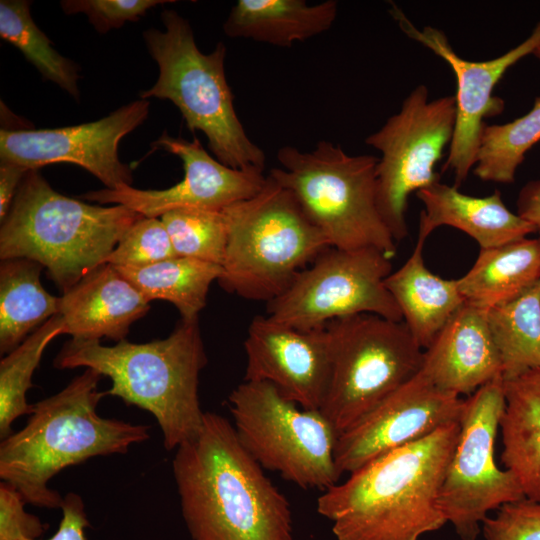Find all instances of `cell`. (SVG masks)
I'll return each instance as SVG.
<instances>
[{
    "label": "cell",
    "mask_w": 540,
    "mask_h": 540,
    "mask_svg": "<svg viewBox=\"0 0 540 540\" xmlns=\"http://www.w3.org/2000/svg\"><path fill=\"white\" fill-rule=\"evenodd\" d=\"M175 450L173 476L192 540H293L287 498L225 417L205 412L200 432Z\"/></svg>",
    "instance_id": "obj_1"
},
{
    "label": "cell",
    "mask_w": 540,
    "mask_h": 540,
    "mask_svg": "<svg viewBox=\"0 0 540 540\" xmlns=\"http://www.w3.org/2000/svg\"><path fill=\"white\" fill-rule=\"evenodd\" d=\"M460 424L387 452L349 474L317 499L336 540H419L447 523L440 487Z\"/></svg>",
    "instance_id": "obj_2"
},
{
    "label": "cell",
    "mask_w": 540,
    "mask_h": 540,
    "mask_svg": "<svg viewBox=\"0 0 540 540\" xmlns=\"http://www.w3.org/2000/svg\"><path fill=\"white\" fill-rule=\"evenodd\" d=\"M101 375L90 368L61 391L33 404L23 428L0 443V478L14 486L26 503L61 508L64 497L49 482L67 467L98 456L125 454L149 439L150 427L104 418L97 406Z\"/></svg>",
    "instance_id": "obj_3"
},
{
    "label": "cell",
    "mask_w": 540,
    "mask_h": 540,
    "mask_svg": "<svg viewBox=\"0 0 540 540\" xmlns=\"http://www.w3.org/2000/svg\"><path fill=\"white\" fill-rule=\"evenodd\" d=\"M207 363L198 319L181 320L164 339L113 346L100 341L71 339L53 365L58 369L84 367L111 379L105 396L148 411L156 419L166 450L176 449L201 430L205 412L200 406L199 375Z\"/></svg>",
    "instance_id": "obj_4"
},
{
    "label": "cell",
    "mask_w": 540,
    "mask_h": 540,
    "mask_svg": "<svg viewBox=\"0 0 540 540\" xmlns=\"http://www.w3.org/2000/svg\"><path fill=\"white\" fill-rule=\"evenodd\" d=\"M141 214L124 205H92L54 190L31 169L0 228V259L40 263L61 293L105 263Z\"/></svg>",
    "instance_id": "obj_5"
},
{
    "label": "cell",
    "mask_w": 540,
    "mask_h": 540,
    "mask_svg": "<svg viewBox=\"0 0 540 540\" xmlns=\"http://www.w3.org/2000/svg\"><path fill=\"white\" fill-rule=\"evenodd\" d=\"M164 31L150 28L143 33L147 50L159 67V76L141 99L171 101L181 112L191 132L201 131L217 160L240 170L263 172L265 154L246 134L233 104L226 80V47L202 53L192 28L175 10L161 13Z\"/></svg>",
    "instance_id": "obj_6"
},
{
    "label": "cell",
    "mask_w": 540,
    "mask_h": 540,
    "mask_svg": "<svg viewBox=\"0 0 540 540\" xmlns=\"http://www.w3.org/2000/svg\"><path fill=\"white\" fill-rule=\"evenodd\" d=\"M222 210L227 245L217 281L244 299H275L331 247L290 191L269 175L257 194Z\"/></svg>",
    "instance_id": "obj_7"
},
{
    "label": "cell",
    "mask_w": 540,
    "mask_h": 540,
    "mask_svg": "<svg viewBox=\"0 0 540 540\" xmlns=\"http://www.w3.org/2000/svg\"><path fill=\"white\" fill-rule=\"evenodd\" d=\"M277 160L282 167L271 169L269 176L290 191L331 247L374 248L395 256L397 242L377 206L378 157L349 155L321 140L310 152L283 146Z\"/></svg>",
    "instance_id": "obj_8"
},
{
    "label": "cell",
    "mask_w": 540,
    "mask_h": 540,
    "mask_svg": "<svg viewBox=\"0 0 540 540\" xmlns=\"http://www.w3.org/2000/svg\"><path fill=\"white\" fill-rule=\"evenodd\" d=\"M325 327L331 373L320 412L339 435L417 375L424 350L403 321L374 314L334 319Z\"/></svg>",
    "instance_id": "obj_9"
},
{
    "label": "cell",
    "mask_w": 540,
    "mask_h": 540,
    "mask_svg": "<svg viewBox=\"0 0 540 540\" xmlns=\"http://www.w3.org/2000/svg\"><path fill=\"white\" fill-rule=\"evenodd\" d=\"M228 408L239 441L263 469L304 489L338 483V433L320 410L303 409L268 382L245 380L228 396Z\"/></svg>",
    "instance_id": "obj_10"
},
{
    "label": "cell",
    "mask_w": 540,
    "mask_h": 540,
    "mask_svg": "<svg viewBox=\"0 0 540 540\" xmlns=\"http://www.w3.org/2000/svg\"><path fill=\"white\" fill-rule=\"evenodd\" d=\"M455 123V96L429 100L427 87L420 84L404 99L400 111L365 139L381 153L376 170L377 206L396 242L408 236L410 194L440 180L435 165L451 144Z\"/></svg>",
    "instance_id": "obj_11"
},
{
    "label": "cell",
    "mask_w": 540,
    "mask_h": 540,
    "mask_svg": "<svg viewBox=\"0 0 540 540\" xmlns=\"http://www.w3.org/2000/svg\"><path fill=\"white\" fill-rule=\"evenodd\" d=\"M504 408L502 377L464 399L457 443L438 496L441 512L461 540H476L490 511L525 498L513 474L494 458Z\"/></svg>",
    "instance_id": "obj_12"
},
{
    "label": "cell",
    "mask_w": 540,
    "mask_h": 540,
    "mask_svg": "<svg viewBox=\"0 0 540 540\" xmlns=\"http://www.w3.org/2000/svg\"><path fill=\"white\" fill-rule=\"evenodd\" d=\"M391 272V258L377 249L329 247L281 295L267 302L266 316L302 330L357 314L403 321L385 285Z\"/></svg>",
    "instance_id": "obj_13"
},
{
    "label": "cell",
    "mask_w": 540,
    "mask_h": 540,
    "mask_svg": "<svg viewBox=\"0 0 540 540\" xmlns=\"http://www.w3.org/2000/svg\"><path fill=\"white\" fill-rule=\"evenodd\" d=\"M150 102L138 99L88 123L53 129L0 131V160L27 169L55 163L78 165L107 189L133 182L130 167L118 155L120 140L148 117Z\"/></svg>",
    "instance_id": "obj_14"
},
{
    "label": "cell",
    "mask_w": 540,
    "mask_h": 540,
    "mask_svg": "<svg viewBox=\"0 0 540 540\" xmlns=\"http://www.w3.org/2000/svg\"><path fill=\"white\" fill-rule=\"evenodd\" d=\"M390 13L405 35L441 57L455 74L456 123L443 170L453 172L454 187L459 189L475 166L484 120L504 111V100L493 96V90L511 66L533 54L538 47L540 21L528 38L505 54L486 61H469L453 50L447 36L440 29L432 26L419 29L395 4H392Z\"/></svg>",
    "instance_id": "obj_15"
},
{
    "label": "cell",
    "mask_w": 540,
    "mask_h": 540,
    "mask_svg": "<svg viewBox=\"0 0 540 540\" xmlns=\"http://www.w3.org/2000/svg\"><path fill=\"white\" fill-rule=\"evenodd\" d=\"M461 396L439 389L420 371L338 435L335 464L340 476L375 458L459 422Z\"/></svg>",
    "instance_id": "obj_16"
},
{
    "label": "cell",
    "mask_w": 540,
    "mask_h": 540,
    "mask_svg": "<svg viewBox=\"0 0 540 540\" xmlns=\"http://www.w3.org/2000/svg\"><path fill=\"white\" fill-rule=\"evenodd\" d=\"M152 146L179 157L184 169L180 182L162 190L136 189L129 185L105 188L81 197L100 205H124L144 217L160 218L179 208L223 209L254 196L266 182L263 172L234 169L213 158L197 138L187 141L164 131Z\"/></svg>",
    "instance_id": "obj_17"
},
{
    "label": "cell",
    "mask_w": 540,
    "mask_h": 540,
    "mask_svg": "<svg viewBox=\"0 0 540 540\" xmlns=\"http://www.w3.org/2000/svg\"><path fill=\"white\" fill-rule=\"evenodd\" d=\"M244 348L245 381L268 382L303 409H321L331 373L330 336L325 326L302 330L256 316Z\"/></svg>",
    "instance_id": "obj_18"
},
{
    "label": "cell",
    "mask_w": 540,
    "mask_h": 540,
    "mask_svg": "<svg viewBox=\"0 0 540 540\" xmlns=\"http://www.w3.org/2000/svg\"><path fill=\"white\" fill-rule=\"evenodd\" d=\"M420 372L439 389L459 396L503 378L487 310L465 302L424 350Z\"/></svg>",
    "instance_id": "obj_19"
},
{
    "label": "cell",
    "mask_w": 540,
    "mask_h": 540,
    "mask_svg": "<svg viewBox=\"0 0 540 540\" xmlns=\"http://www.w3.org/2000/svg\"><path fill=\"white\" fill-rule=\"evenodd\" d=\"M150 309L149 302L111 264L104 263L59 297L64 334L74 340L125 339L130 325Z\"/></svg>",
    "instance_id": "obj_20"
},
{
    "label": "cell",
    "mask_w": 540,
    "mask_h": 540,
    "mask_svg": "<svg viewBox=\"0 0 540 540\" xmlns=\"http://www.w3.org/2000/svg\"><path fill=\"white\" fill-rule=\"evenodd\" d=\"M416 195L425 206L420 213L418 233L425 239L436 228L447 225L468 234L480 249H488L537 232L530 222L506 207L499 191L475 197L439 181L420 189Z\"/></svg>",
    "instance_id": "obj_21"
},
{
    "label": "cell",
    "mask_w": 540,
    "mask_h": 540,
    "mask_svg": "<svg viewBox=\"0 0 540 540\" xmlns=\"http://www.w3.org/2000/svg\"><path fill=\"white\" fill-rule=\"evenodd\" d=\"M425 241L418 235L410 257L385 279L403 322L423 350L465 303L457 279L441 278L426 267L423 258Z\"/></svg>",
    "instance_id": "obj_22"
},
{
    "label": "cell",
    "mask_w": 540,
    "mask_h": 540,
    "mask_svg": "<svg viewBox=\"0 0 540 540\" xmlns=\"http://www.w3.org/2000/svg\"><path fill=\"white\" fill-rule=\"evenodd\" d=\"M338 4L327 0H238L223 24L230 38H244L274 46L290 47L329 30Z\"/></svg>",
    "instance_id": "obj_23"
},
{
    "label": "cell",
    "mask_w": 540,
    "mask_h": 540,
    "mask_svg": "<svg viewBox=\"0 0 540 540\" xmlns=\"http://www.w3.org/2000/svg\"><path fill=\"white\" fill-rule=\"evenodd\" d=\"M501 461L525 498L540 503V369L504 380Z\"/></svg>",
    "instance_id": "obj_24"
},
{
    "label": "cell",
    "mask_w": 540,
    "mask_h": 540,
    "mask_svg": "<svg viewBox=\"0 0 540 540\" xmlns=\"http://www.w3.org/2000/svg\"><path fill=\"white\" fill-rule=\"evenodd\" d=\"M540 281V237L480 249L470 270L457 279L465 302L489 310Z\"/></svg>",
    "instance_id": "obj_25"
},
{
    "label": "cell",
    "mask_w": 540,
    "mask_h": 540,
    "mask_svg": "<svg viewBox=\"0 0 540 540\" xmlns=\"http://www.w3.org/2000/svg\"><path fill=\"white\" fill-rule=\"evenodd\" d=\"M43 266L27 258L1 260L0 352L7 354L59 313V297L41 284Z\"/></svg>",
    "instance_id": "obj_26"
},
{
    "label": "cell",
    "mask_w": 540,
    "mask_h": 540,
    "mask_svg": "<svg viewBox=\"0 0 540 540\" xmlns=\"http://www.w3.org/2000/svg\"><path fill=\"white\" fill-rule=\"evenodd\" d=\"M143 297L172 303L181 320L198 319L206 305L209 287L218 280L220 265L186 257H172L154 264L114 266Z\"/></svg>",
    "instance_id": "obj_27"
},
{
    "label": "cell",
    "mask_w": 540,
    "mask_h": 540,
    "mask_svg": "<svg viewBox=\"0 0 540 540\" xmlns=\"http://www.w3.org/2000/svg\"><path fill=\"white\" fill-rule=\"evenodd\" d=\"M487 319L503 380L540 369V281L487 310Z\"/></svg>",
    "instance_id": "obj_28"
},
{
    "label": "cell",
    "mask_w": 540,
    "mask_h": 540,
    "mask_svg": "<svg viewBox=\"0 0 540 540\" xmlns=\"http://www.w3.org/2000/svg\"><path fill=\"white\" fill-rule=\"evenodd\" d=\"M30 5L27 0L0 1V37L18 48L45 80L79 100L80 67L53 48L32 19Z\"/></svg>",
    "instance_id": "obj_29"
},
{
    "label": "cell",
    "mask_w": 540,
    "mask_h": 540,
    "mask_svg": "<svg viewBox=\"0 0 540 540\" xmlns=\"http://www.w3.org/2000/svg\"><path fill=\"white\" fill-rule=\"evenodd\" d=\"M64 334V322L56 315L33 331L0 361V438L9 436L14 421L33 412L27 392L42 355L57 336Z\"/></svg>",
    "instance_id": "obj_30"
},
{
    "label": "cell",
    "mask_w": 540,
    "mask_h": 540,
    "mask_svg": "<svg viewBox=\"0 0 540 540\" xmlns=\"http://www.w3.org/2000/svg\"><path fill=\"white\" fill-rule=\"evenodd\" d=\"M540 141V97L531 110L505 124L483 125L474 174L483 181L512 183L526 152Z\"/></svg>",
    "instance_id": "obj_31"
},
{
    "label": "cell",
    "mask_w": 540,
    "mask_h": 540,
    "mask_svg": "<svg viewBox=\"0 0 540 540\" xmlns=\"http://www.w3.org/2000/svg\"><path fill=\"white\" fill-rule=\"evenodd\" d=\"M160 219L177 256L222 265L227 245L222 209L179 208Z\"/></svg>",
    "instance_id": "obj_32"
},
{
    "label": "cell",
    "mask_w": 540,
    "mask_h": 540,
    "mask_svg": "<svg viewBox=\"0 0 540 540\" xmlns=\"http://www.w3.org/2000/svg\"><path fill=\"white\" fill-rule=\"evenodd\" d=\"M176 256L162 220L143 216L122 235L105 263L139 267Z\"/></svg>",
    "instance_id": "obj_33"
},
{
    "label": "cell",
    "mask_w": 540,
    "mask_h": 540,
    "mask_svg": "<svg viewBox=\"0 0 540 540\" xmlns=\"http://www.w3.org/2000/svg\"><path fill=\"white\" fill-rule=\"evenodd\" d=\"M171 0H63L62 10L68 14L83 13L99 33L121 28L126 22L139 20L146 12Z\"/></svg>",
    "instance_id": "obj_34"
},
{
    "label": "cell",
    "mask_w": 540,
    "mask_h": 540,
    "mask_svg": "<svg viewBox=\"0 0 540 540\" xmlns=\"http://www.w3.org/2000/svg\"><path fill=\"white\" fill-rule=\"evenodd\" d=\"M486 540H540V503L524 498L500 507L482 523Z\"/></svg>",
    "instance_id": "obj_35"
},
{
    "label": "cell",
    "mask_w": 540,
    "mask_h": 540,
    "mask_svg": "<svg viewBox=\"0 0 540 540\" xmlns=\"http://www.w3.org/2000/svg\"><path fill=\"white\" fill-rule=\"evenodd\" d=\"M26 501L12 485L0 483V540H39L48 525L26 512Z\"/></svg>",
    "instance_id": "obj_36"
},
{
    "label": "cell",
    "mask_w": 540,
    "mask_h": 540,
    "mask_svg": "<svg viewBox=\"0 0 540 540\" xmlns=\"http://www.w3.org/2000/svg\"><path fill=\"white\" fill-rule=\"evenodd\" d=\"M60 509L62 518L59 526L53 536L47 540H87L86 530L91 527V524L82 497L77 493H67Z\"/></svg>",
    "instance_id": "obj_37"
},
{
    "label": "cell",
    "mask_w": 540,
    "mask_h": 540,
    "mask_svg": "<svg viewBox=\"0 0 540 540\" xmlns=\"http://www.w3.org/2000/svg\"><path fill=\"white\" fill-rule=\"evenodd\" d=\"M29 171L26 167L0 161V220L6 218L19 186Z\"/></svg>",
    "instance_id": "obj_38"
},
{
    "label": "cell",
    "mask_w": 540,
    "mask_h": 540,
    "mask_svg": "<svg viewBox=\"0 0 540 540\" xmlns=\"http://www.w3.org/2000/svg\"><path fill=\"white\" fill-rule=\"evenodd\" d=\"M517 214L530 222L540 234V180L530 181L521 189Z\"/></svg>",
    "instance_id": "obj_39"
},
{
    "label": "cell",
    "mask_w": 540,
    "mask_h": 540,
    "mask_svg": "<svg viewBox=\"0 0 540 540\" xmlns=\"http://www.w3.org/2000/svg\"><path fill=\"white\" fill-rule=\"evenodd\" d=\"M533 55L536 56L540 60V44L538 47L534 50Z\"/></svg>",
    "instance_id": "obj_40"
}]
</instances>
